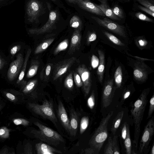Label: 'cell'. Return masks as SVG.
Instances as JSON below:
<instances>
[{"mask_svg": "<svg viewBox=\"0 0 154 154\" xmlns=\"http://www.w3.org/2000/svg\"><path fill=\"white\" fill-rule=\"evenodd\" d=\"M149 92V89L144 90L138 99L132 105L131 113L133 117L134 131L133 144L137 149L140 132V125L148 102L147 96Z\"/></svg>", "mask_w": 154, "mask_h": 154, "instance_id": "cell-1", "label": "cell"}, {"mask_svg": "<svg viewBox=\"0 0 154 154\" xmlns=\"http://www.w3.org/2000/svg\"><path fill=\"white\" fill-rule=\"evenodd\" d=\"M34 124L39 128L31 131V133L35 138L48 144L55 146L64 142L63 137L57 132L38 122H35Z\"/></svg>", "mask_w": 154, "mask_h": 154, "instance_id": "cell-2", "label": "cell"}, {"mask_svg": "<svg viewBox=\"0 0 154 154\" xmlns=\"http://www.w3.org/2000/svg\"><path fill=\"white\" fill-rule=\"evenodd\" d=\"M113 112L111 111L103 118L89 141L91 148L95 151L96 154L100 152L108 137V124Z\"/></svg>", "mask_w": 154, "mask_h": 154, "instance_id": "cell-3", "label": "cell"}, {"mask_svg": "<svg viewBox=\"0 0 154 154\" xmlns=\"http://www.w3.org/2000/svg\"><path fill=\"white\" fill-rule=\"evenodd\" d=\"M28 106L35 114L44 119L49 120L57 125V119L55 114L52 101L45 100L42 104L29 103Z\"/></svg>", "mask_w": 154, "mask_h": 154, "instance_id": "cell-4", "label": "cell"}, {"mask_svg": "<svg viewBox=\"0 0 154 154\" xmlns=\"http://www.w3.org/2000/svg\"><path fill=\"white\" fill-rule=\"evenodd\" d=\"M154 133V118L152 116L147 122L143 131L140 142L139 152L144 153L152 139Z\"/></svg>", "mask_w": 154, "mask_h": 154, "instance_id": "cell-5", "label": "cell"}, {"mask_svg": "<svg viewBox=\"0 0 154 154\" xmlns=\"http://www.w3.org/2000/svg\"><path fill=\"white\" fill-rule=\"evenodd\" d=\"M58 19V15L56 11H51L48 20L45 25L39 28L30 29L29 32L31 34L38 35L51 32L56 28V23Z\"/></svg>", "mask_w": 154, "mask_h": 154, "instance_id": "cell-6", "label": "cell"}, {"mask_svg": "<svg viewBox=\"0 0 154 154\" xmlns=\"http://www.w3.org/2000/svg\"><path fill=\"white\" fill-rule=\"evenodd\" d=\"M91 18L99 25L122 37H126L124 27L116 22L106 17L102 19L97 17L92 16Z\"/></svg>", "mask_w": 154, "mask_h": 154, "instance_id": "cell-7", "label": "cell"}, {"mask_svg": "<svg viewBox=\"0 0 154 154\" xmlns=\"http://www.w3.org/2000/svg\"><path fill=\"white\" fill-rule=\"evenodd\" d=\"M26 13L28 20L30 22L37 21L43 10V7L38 0H30L26 5Z\"/></svg>", "mask_w": 154, "mask_h": 154, "instance_id": "cell-8", "label": "cell"}, {"mask_svg": "<svg viewBox=\"0 0 154 154\" xmlns=\"http://www.w3.org/2000/svg\"><path fill=\"white\" fill-rule=\"evenodd\" d=\"M76 60L72 57L58 62L55 66L53 72V78L55 80L66 73Z\"/></svg>", "mask_w": 154, "mask_h": 154, "instance_id": "cell-9", "label": "cell"}, {"mask_svg": "<svg viewBox=\"0 0 154 154\" xmlns=\"http://www.w3.org/2000/svg\"><path fill=\"white\" fill-rule=\"evenodd\" d=\"M77 72L80 76L83 83L82 89L85 96L86 97L90 92L91 86L90 73L84 64L79 66Z\"/></svg>", "mask_w": 154, "mask_h": 154, "instance_id": "cell-10", "label": "cell"}, {"mask_svg": "<svg viewBox=\"0 0 154 154\" xmlns=\"http://www.w3.org/2000/svg\"><path fill=\"white\" fill-rule=\"evenodd\" d=\"M23 63L22 54L21 53L18 54L16 59L11 63L8 70L7 76L9 81H13L16 78L20 71Z\"/></svg>", "mask_w": 154, "mask_h": 154, "instance_id": "cell-11", "label": "cell"}, {"mask_svg": "<svg viewBox=\"0 0 154 154\" xmlns=\"http://www.w3.org/2000/svg\"><path fill=\"white\" fill-rule=\"evenodd\" d=\"M113 81H108L104 86L102 93V102L103 107L106 108L111 103L113 97Z\"/></svg>", "mask_w": 154, "mask_h": 154, "instance_id": "cell-12", "label": "cell"}, {"mask_svg": "<svg viewBox=\"0 0 154 154\" xmlns=\"http://www.w3.org/2000/svg\"><path fill=\"white\" fill-rule=\"evenodd\" d=\"M133 74L135 79L140 81H145L148 76L147 66L142 61L136 62L134 64Z\"/></svg>", "mask_w": 154, "mask_h": 154, "instance_id": "cell-13", "label": "cell"}, {"mask_svg": "<svg viewBox=\"0 0 154 154\" xmlns=\"http://www.w3.org/2000/svg\"><path fill=\"white\" fill-rule=\"evenodd\" d=\"M76 4L81 9L90 12L99 16H105L103 12L89 0H77Z\"/></svg>", "mask_w": 154, "mask_h": 154, "instance_id": "cell-14", "label": "cell"}, {"mask_svg": "<svg viewBox=\"0 0 154 154\" xmlns=\"http://www.w3.org/2000/svg\"><path fill=\"white\" fill-rule=\"evenodd\" d=\"M57 115L58 118L63 127L67 132L69 133V119L64 105L60 100L58 102Z\"/></svg>", "mask_w": 154, "mask_h": 154, "instance_id": "cell-15", "label": "cell"}, {"mask_svg": "<svg viewBox=\"0 0 154 154\" xmlns=\"http://www.w3.org/2000/svg\"><path fill=\"white\" fill-rule=\"evenodd\" d=\"M81 38V31L75 29L72 36L70 45L68 52L69 55L72 54L76 51L79 49Z\"/></svg>", "mask_w": 154, "mask_h": 154, "instance_id": "cell-16", "label": "cell"}, {"mask_svg": "<svg viewBox=\"0 0 154 154\" xmlns=\"http://www.w3.org/2000/svg\"><path fill=\"white\" fill-rule=\"evenodd\" d=\"M35 147L38 154H61L62 152L46 143L41 142L36 143Z\"/></svg>", "mask_w": 154, "mask_h": 154, "instance_id": "cell-17", "label": "cell"}, {"mask_svg": "<svg viewBox=\"0 0 154 154\" xmlns=\"http://www.w3.org/2000/svg\"><path fill=\"white\" fill-rule=\"evenodd\" d=\"M100 3L99 5L95 4L107 17L113 20H120V18L116 16L108 5L106 0H98Z\"/></svg>", "mask_w": 154, "mask_h": 154, "instance_id": "cell-18", "label": "cell"}, {"mask_svg": "<svg viewBox=\"0 0 154 154\" xmlns=\"http://www.w3.org/2000/svg\"><path fill=\"white\" fill-rule=\"evenodd\" d=\"M70 116L69 134L71 136H75L77 131L79 116L77 113L74 109L71 110Z\"/></svg>", "mask_w": 154, "mask_h": 154, "instance_id": "cell-19", "label": "cell"}, {"mask_svg": "<svg viewBox=\"0 0 154 154\" xmlns=\"http://www.w3.org/2000/svg\"><path fill=\"white\" fill-rule=\"evenodd\" d=\"M99 62L97 73L99 82H102L103 79L105 68V56L103 52L101 50L98 51Z\"/></svg>", "mask_w": 154, "mask_h": 154, "instance_id": "cell-20", "label": "cell"}, {"mask_svg": "<svg viewBox=\"0 0 154 154\" xmlns=\"http://www.w3.org/2000/svg\"><path fill=\"white\" fill-rule=\"evenodd\" d=\"M54 40V38H50L44 41L36 48L34 51L35 54H38L45 51L52 43Z\"/></svg>", "mask_w": 154, "mask_h": 154, "instance_id": "cell-21", "label": "cell"}, {"mask_svg": "<svg viewBox=\"0 0 154 154\" xmlns=\"http://www.w3.org/2000/svg\"><path fill=\"white\" fill-rule=\"evenodd\" d=\"M124 111H122L119 112L113 120L111 127V131L112 134L115 135L118 128L124 116Z\"/></svg>", "mask_w": 154, "mask_h": 154, "instance_id": "cell-22", "label": "cell"}, {"mask_svg": "<svg viewBox=\"0 0 154 154\" xmlns=\"http://www.w3.org/2000/svg\"><path fill=\"white\" fill-rule=\"evenodd\" d=\"M53 64H47L42 70L40 75V79L44 81H47L49 79L51 72Z\"/></svg>", "mask_w": 154, "mask_h": 154, "instance_id": "cell-23", "label": "cell"}, {"mask_svg": "<svg viewBox=\"0 0 154 154\" xmlns=\"http://www.w3.org/2000/svg\"><path fill=\"white\" fill-rule=\"evenodd\" d=\"M31 52V50L30 49H28L26 55L25 57L22 66V70L20 73L17 83L20 84L22 81L24 76L26 68L29 58Z\"/></svg>", "mask_w": 154, "mask_h": 154, "instance_id": "cell-24", "label": "cell"}, {"mask_svg": "<svg viewBox=\"0 0 154 154\" xmlns=\"http://www.w3.org/2000/svg\"><path fill=\"white\" fill-rule=\"evenodd\" d=\"M39 62L37 60H34L32 61L26 74L28 78H30L34 76L36 74L39 66Z\"/></svg>", "mask_w": 154, "mask_h": 154, "instance_id": "cell-25", "label": "cell"}, {"mask_svg": "<svg viewBox=\"0 0 154 154\" xmlns=\"http://www.w3.org/2000/svg\"><path fill=\"white\" fill-rule=\"evenodd\" d=\"M70 26L75 29L81 31L82 27V23L81 19L77 15H74L71 19L69 21Z\"/></svg>", "mask_w": 154, "mask_h": 154, "instance_id": "cell-26", "label": "cell"}, {"mask_svg": "<svg viewBox=\"0 0 154 154\" xmlns=\"http://www.w3.org/2000/svg\"><path fill=\"white\" fill-rule=\"evenodd\" d=\"M38 81L37 79H33L30 80L26 83L23 87V92L27 94L31 92L35 88L38 83Z\"/></svg>", "mask_w": 154, "mask_h": 154, "instance_id": "cell-27", "label": "cell"}, {"mask_svg": "<svg viewBox=\"0 0 154 154\" xmlns=\"http://www.w3.org/2000/svg\"><path fill=\"white\" fill-rule=\"evenodd\" d=\"M124 145L125 152L127 154H131V143L130 137V131L128 125H127V133L125 139L124 140Z\"/></svg>", "mask_w": 154, "mask_h": 154, "instance_id": "cell-28", "label": "cell"}, {"mask_svg": "<svg viewBox=\"0 0 154 154\" xmlns=\"http://www.w3.org/2000/svg\"><path fill=\"white\" fill-rule=\"evenodd\" d=\"M114 79L118 88H120L122 85V72L121 66H119L116 69L114 73Z\"/></svg>", "mask_w": 154, "mask_h": 154, "instance_id": "cell-29", "label": "cell"}, {"mask_svg": "<svg viewBox=\"0 0 154 154\" xmlns=\"http://www.w3.org/2000/svg\"><path fill=\"white\" fill-rule=\"evenodd\" d=\"M69 45V41L66 39L61 42L55 49L54 54L57 55L60 52L66 50Z\"/></svg>", "mask_w": 154, "mask_h": 154, "instance_id": "cell-30", "label": "cell"}, {"mask_svg": "<svg viewBox=\"0 0 154 154\" xmlns=\"http://www.w3.org/2000/svg\"><path fill=\"white\" fill-rule=\"evenodd\" d=\"M103 33L107 38L115 44L120 46H124L125 45L116 36L105 31Z\"/></svg>", "mask_w": 154, "mask_h": 154, "instance_id": "cell-31", "label": "cell"}, {"mask_svg": "<svg viewBox=\"0 0 154 154\" xmlns=\"http://www.w3.org/2000/svg\"><path fill=\"white\" fill-rule=\"evenodd\" d=\"M64 85L66 88L69 90H72L73 88L74 83L72 72H70L66 78Z\"/></svg>", "mask_w": 154, "mask_h": 154, "instance_id": "cell-32", "label": "cell"}, {"mask_svg": "<svg viewBox=\"0 0 154 154\" xmlns=\"http://www.w3.org/2000/svg\"><path fill=\"white\" fill-rule=\"evenodd\" d=\"M89 118L88 116H84L81 119L80 127V133L82 134L87 128L89 124Z\"/></svg>", "mask_w": 154, "mask_h": 154, "instance_id": "cell-33", "label": "cell"}, {"mask_svg": "<svg viewBox=\"0 0 154 154\" xmlns=\"http://www.w3.org/2000/svg\"><path fill=\"white\" fill-rule=\"evenodd\" d=\"M104 154H113L112 138L111 137H109L106 146L104 151Z\"/></svg>", "mask_w": 154, "mask_h": 154, "instance_id": "cell-34", "label": "cell"}, {"mask_svg": "<svg viewBox=\"0 0 154 154\" xmlns=\"http://www.w3.org/2000/svg\"><path fill=\"white\" fill-rule=\"evenodd\" d=\"M10 130L6 127L0 128V138L7 139L9 137Z\"/></svg>", "mask_w": 154, "mask_h": 154, "instance_id": "cell-35", "label": "cell"}, {"mask_svg": "<svg viewBox=\"0 0 154 154\" xmlns=\"http://www.w3.org/2000/svg\"><path fill=\"white\" fill-rule=\"evenodd\" d=\"M118 138L117 136L115 135L112 138L113 150L114 154H119L120 153L118 145Z\"/></svg>", "mask_w": 154, "mask_h": 154, "instance_id": "cell-36", "label": "cell"}, {"mask_svg": "<svg viewBox=\"0 0 154 154\" xmlns=\"http://www.w3.org/2000/svg\"><path fill=\"white\" fill-rule=\"evenodd\" d=\"M137 1L145 7L148 8L154 12V6L151 2L148 0H137Z\"/></svg>", "mask_w": 154, "mask_h": 154, "instance_id": "cell-37", "label": "cell"}, {"mask_svg": "<svg viewBox=\"0 0 154 154\" xmlns=\"http://www.w3.org/2000/svg\"><path fill=\"white\" fill-rule=\"evenodd\" d=\"M154 110V94H153L149 101V106L148 110L147 119L151 117Z\"/></svg>", "mask_w": 154, "mask_h": 154, "instance_id": "cell-38", "label": "cell"}, {"mask_svg": "<svg viewBox=\"0 0 154 154\" xmlns=\"http://www.w3.org/2000/svg\"><path fill=\"white\" fill-rule=\"evenodd\" d=\"M111 9L113 13L116 16L121 18H124L123 12L121 8L118 6H115Z\"/></svg>", "mask_w": 154, "mask_h": 154, "instance_id": "cell-39", "label": "cell"}, {"mask_svg": "<svg viewBox=\"0 0 154 154\" xmlns=\"http://www.w3.org/2000/svg\"><path fill=\"white\" fill-rule=\"evenodd\" d=\"M13 122L16 125H22L24 126L28 125L29 123V122L27 120L20 118L14 119Z\"/></svg>", "mask_w": 154, "mask_h": 154, "instance_id": "cell-40", "label": "cell"}, {"mask_svg": "<svg viewBox=\"0 0 154 154\" xmlns=\"http://www.w3.org/2000/svg\"><path fill=\"white\" fill-rule=\"evenodd\" d=\"M87 105L89 107L92 109L95 105V94L94 91H93L90 96L87 100Z\"/></svg>", "mask_w": 154, "mask_h": 154, "instance_id": "cell-41", "label": "cell"}, {"mask_svg": "<svg viewBox=\"0 0 154 154\" xmlns=\"http://www.w3.org/2000/svg\"><path fill=\"white\" fill-rule=\"evenodd\" d=\"M73 77L75 83L78 87L82 86L83 83L80 76L77 72H74L73 73Z\"/></svg>", "mask_w": 154, "mask_h": 154, "instance_id": "cell-42", "label": "cell"}, {"mask_svg": "<svg viewBox=\"0 0 154 154\" xmlns=\"http://www.w3.org/2000/svg\"><path fill=\"white\" fill-rule=\"evenodd\" d=\"M137 18L140 20L149 22H152V19L149 17L144 14L140 12L137 13L135 14Z\"/></svg>", "mask_w": 154, "mask_h": 154, "instance_id": "cell-43", "label": "cell"}, {"mask_svg": "<svg viewBox=\"0 0 154 154\" xmlns=\"http://www.w3.org/2000/svg\"><path fill=\"white\" fill-rule=\"evenodd\" d=\"M97 38V35L95 32H90L88 34L87 38V44L88 45H89L91 42L94 41Z\"/></svg>", "mask_w": 154, "mask_h": 154, "instance_id": "cell-44", "label": "cell"}, {"mask_svg": "<svg viewBox=\"0 0 154 154\" xmlns=\"http://www.w3.org/2000/svg\"><path fill=\"white\" fill-rule=\"evenodd\" d=\"M99 62V59L97 56L94 54L93 55L91 60V64L92 67L93 69L96 68L98 66Z\"/></svg>", "mask_w": 154, "mask_h": 154, "instance_id": "cell-45", "label": "cell"}, {"mask_svg": "<svg viewBox=\"0 0 154 154\" xmlns=\"http://www.w3.org/2000/svg\"><path fill=\"white\" fill-rule=\"evenodd\" d=\"M24 154H32V145L27 143L25 146L24 148Z\"/></svg>", "mask_w": 154, "mask_h": 154, "instance_id": "cell-46", "label": "cell"}, {"mask_svg": "<svg viewBox=\"0 0 154 154\" xmlns=\"http://www.w3.org/2000/svg\"><path fill=\"white\" fill-rule=\"evenodd\" d=\"M127 125L126 122H125L123 126L122 130V139L124 140L126 138L127 133Z\"/></svg>", "mask_w": 154, "mask_h": 154, "instance_id": "cell-47", "label": "cell"}, {"mask_svg": "<svg viewBox=\"0 0 154 154\" xmlns=\"http://www.w3.org/2000/svg\"><path fill=\"white\" fill-rule=\"evenodd\" d=\"M138 7L142 11L146 13L153 17H154V12L152 11L149 8L140 5H139Z\"/></svg>", "mask_w": 154, "mask_h": 154, "instance_id": "cell-48", "label": "cell"}, {"mask_svg": "<svg viewBox=\"0 0 154 154\" xmlns=\"http://www.w3.org/2000/svg\"><path fill=\"white\" fill-rule=\"evenodd\" d=\"M20 45H17L14 46L11 50L10 53L12 55L15 54L21 49Z\"/></svg>", "mask_w": 154, "mask_h": 154, "instance_id": "cell-49", "label": "cell"}, {"mask_svg": "<svg viewBox=\"0 0 154 154\" xmlns=\"http://www.w3.org/2000/svg\"><path fill=\"white\" fill-rule=\"evenodd\" d=\"M6 96L11 101H16L17 100V98L15 96L12 94L10 93H6Z\"/></svg>", "mask_w": 154, "mask_h": 154, "instance_id": "cell-50", "label": "cell"}, {"mask_svg": "<svg viewBox=\"0 0 154 154\" xmlns=\"http://www.w3.org/2000/svg\"><path fill=\"white\" fill-rule=\"evenodd\" d=\"M82 153L87 154H96L94 150L91 148H88L84 150Z\"/></svg>", "mask_w": 154, "mask_h": 154, "instance_id": "cell-51", "label": "cell"}, {"mask_svg": "<svg viewBox=\"0 0 154 154\" xmlns=\"http://www.w3.org/2000/svg\"><path fill=\"white\" fill-rule=\"evenodd\" d=\"M131 94L130 91H126L123 95L122 98V101H124L128 98Z\"/></svg>", "mask_w": 154, "mask_h": 154, "instance_id": "cell-52", "label": "cell"}, {"mask_svg": "<svg viewBox=\"0 0 154 154\" xmlns=\"http://www.w3.org/2000/svg\"><path fill=\"white\" fill-rule=\"evenodd\" d=\"M147 42L144 40L140 39L138 41V43L139 45L141 47H144L146 46L147 44Z\"/></svg>", "mask_w": 154, "mask_h": 154, "instance_id": "cell-53", "label": "cell"}, {"mask_svg": "<svg viewBox=\"0 0 154 154\" xmlns=\"http://www.w3.org/2000/svg\"><path fill=\"white\" fill-rule=\"evenodd\" d=\"M132 57L135 58L136 59H137L138 60H140L141 61H147V60H150V61H152V60L153 61H154L153 60H151V59H146V58H142V57H137V56H132Z\"/></svg>", "mask_w": 154, "mask_h": 154, "instance_id": "cell-54", "label": "cell"}, {"mask_svg": "<svg viewBox=\"0 0 154 154\" xmlns=\"http://www.w3.org/2000/svg\"><path fill=\"white\" fill-rule=\"evenodd\" d=\"M0 154H10L7 149L5 148L0 150Z\"/></svg>", "mask_w": 154, "mask_h": 154, "instance_id": "cell-55", "label": "cell"}, {"mask_svg": "<svg viewBox=\"0 0 154 154\" xmlns=\"http://www.w3.org/2000/svg\"><path fill=\"white\" fill-rule=\"evenodd\" d=\"M4 62L1 57H0V69H1L3 67Z\"/></svg>", "mask_w": 154, "mask_h": 154, "instance_id": "cell-56", "label": "cell"}, {"mask_svg": "<svg viewBox=\"0 0 154 154\" xmlns=\"http://www.w3.org/2000/svg\"><path fill=\"white\" fill-rule=\"evenodd\" d=\"M70 3L76 4L77 0H66Z\"/></svg>", "mask_w": 154, "mask_h": 154, "instance_id": "cell-57", "label": "cell"}, {"mask_svg": "<svg viewBox=\"0 0 154 154\" xmlns=\"http://www.w3.org/2000/svg\"><path fill=\"white\" fill-rule=\"evenodd\" d=\"M151 154H154V144L153 143L150 152Z\"/></svg>", "mask_w": 154, "mask_h": 154, "instance_id": "cell-58", "label": "cell"}, {"mask_svg": "<svg viewBox=\"0 0 154 154\" xmlns=\"http://www.w3.org/2000/svg\"><path fill=\"white\" fill-rule=\"evenodd\" d=\"M3 106L2 105L0 104V112L2 109Z\"/></svg>", "mask_w": 154, "mask_h": 154, "instance_id": "cell-59", "label": "cell"}, {"mask_svg": "<svg viewBox=\"0 0 154 154\" xmlns=\"http://www.w3.org/2000/svg\"><path fill=\"white\" fill-rule=\"evenodd\" d=\"M5 0H0V3L5 1Z\"/></svg>", "mask_w": 154, "mask_h": 154, "instance_id": "cell-60", "label": "cell"}, {"mask_svg": "<svg viewBox=\"0 0 154 154\" xmlns=\"http://www.w3.org/2000/svg\"><path fill=\"white\" fill-rule=\"evenodd\" d=\"M51 0L52 1L54 2H55V1H56V0Z\"/></svg>", "mask_w": 154, "mask_h": 154, "instance_id": "cell-61", "label": "cell"}]
</instances>
